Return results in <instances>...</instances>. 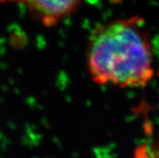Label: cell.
<instances>
[{"label": "cell", "instance_id": "1", "mask_svg": "<svg viewBox=\"0 0 159 158\" xmlns=\"http://www.w3.org/2000/svg\"><path fill=\"white\" fill-rule=\"evenodd\" d=\"M87 62L96 84L120 88L145 86L153 74L145 20L133 16L96 27L87 42Z\"/></svg>", "mask_w": 159, "mask_h": 158}, {"label": "cell", "instance_id": "2", "mask_svg": "<svg viewBox=\"0 0 159 158\" xmlns=\"http://www.w3.org/2000/svg\"><path fill=\"white\" fill-rule=\"evenodd\" d=\"M82 0H26L32 17L47 28L56 26L71 14Z\"/></svg>", "mask_w": 159, "mask_h": 158}, {"label": "cell", "instance_id": "3", "mask_svg": "<svg viewBox=\"0 0 159 158\" xmlns=\"http://www.w3.org/2000/svg\"><path fill=\"white\" fill-rule=\"evenodd\" d=\"M132 158H159V143L145 142L140 144Z\"/></svg>", "mask_w": 159, "mask_h": 158}, {"label": "cell", "instance_id": "4", "mask_svg": "<svg viewBox=\"0 0 159 158\" xmlns=\"http://www.w3.org/2000/svg\"><path fill=\"white\" fill-rule=\"evenodd\" d=\"M0 2H26V0H0Z\"/></svg>", "mask_w": 159, "mask_h": 158}]
</instances>
